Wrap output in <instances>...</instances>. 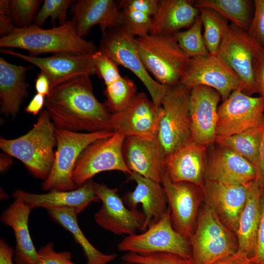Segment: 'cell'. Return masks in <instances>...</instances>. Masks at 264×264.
I'll list each match as a JSON object with an SVG mask.
<instances>
[{"instance_id": "1", "label": "cell", "mask_w": 264, "mask_h": 264, "mask_svg": "<svg viewBox=\"0 0 264 264\" xmlns=\"http://www.w3.org/2000/svg\"><path fill=\"white\" fill-rule=\"evenodd\" d=\"M44 105L57 129L113 132L111 114L95 96L89 75L75 77L51 88Z\"/></svg>"}, {"instance_id": "2", "label": "cell", "mask_w": 264, "mask_h": 264, "mask_svg": "<svg viewBox=\"0 0 264 264\" xmlns=\"http://www.w3.org/2000/svg\"><path fill=\"white\" fill-rule=\"evenodd\" d=\"M0 47L21 48L29 51L31 56L45 53L91 55L98 49L92 42L78 35L72 19L49 29L34 24L24 28L16 27L10 34L1 37Z\"/></svg>"}, {"instance_id": "3", "label": "cell", "mask_w": 264, "mask_h": 264, "mask_svg": "<svg viewBox=\"0 0 264 264\" xmlns=\"http://www.w3.org/2000/svg\"><path fill=\"white\" fill-rule=\"evenodd\" d=\"M55 129L48 111L44 110L26 134L11 139L0 137V148L4 153L22 162L35 177L44 180L55 159Z\"/></svg>"}, {"instance_id": "4", "label": "cell", "mask_w": 264, "mask_h": 264, "mask_svg": "<svg viewBox=\"0 0 264 264\" xmlns=\"http://www.w3.org/2000/svg\"><path fill=\"white\" fill-rule=\"evenodd\" d=\"M135 43L145 67L157 82L168 87L180 83L190 58L173 35L149 33L135 38Z\"/></svg>"}, {"instance_id": "5", "label": "cell", "mask_w": 264, "mask_h": 264, "mask_svg": "<svg viewBox=\"0 0 264 264\" xmlns=\"http://www.w3.org/2000/svg\"><path fill=\"white\" fill-rule=\"evenodd\" d=\"M192 264H213L236 253L237 239L207 203L198 215L195 230L189 239Z\"/></svg>"}, {"instance_id": "6", "label": "cell", "mask_w": 264, "mask_h": 264, "mask_svg": "<svg viewBox=\"0 0 264 264\" xmlns=\"http://www.w3.org/2000/svg\"><path fill=\"white\" fill-rule=\"evenodd\" d=\"M113 132H82L56 128L57 150L55 159L49 175L42 183V189L48 192L76 189L78 186L73 181V173L81 154L94 142L110 136Z\"/></svg>"}, {"instance_id": "7", "label": "cell", "mask_w": 264, "mask_h": 264, "mask_svg": "<svg viewBox=\"0 0 264 264\" xmlns=\"http://www.w3.org/2000/svg\"><path fill=\"white\" fill-rule=\"evenodd\" d=\"M135 39L120 25L109 29L102 35L98 50L117 66H122L131 71L144 85L154 104L161 107L169 87L157 82L146 70L139 55Z\"/></svg>"}, {"instance_id": "8", "label": "cell", "mask_w": 264, "mask_h": 264, "mask_svg": "<svg viewBox=\"0 0 264 264\" xmlns=\"http://www.w3.org/2000/svg\"><path fill=\"white\" fill-rule=\"evenodd\" d=\"M170 210L141 234L127 236L117 245L118 250L138 254L171 253L191 259L190 241L173 226Z\"/></svg>"}, {"instance_id": "9", "label": "cell", "mask_w": 264, "mask_h": 264, "mask_svg": "<svg viewBox=\"0 0 264 264\" xmlns=\"http://www.w3.org/2000/svg\"><path fill=\"white\" fill-rule=\"evenodd\" d=\"M190 90L179 83L169 87L162 101L157 136L164 157L190 138Z\"/></svg>"}, {"instance_id": "10", "label": "cell", "mask_w": 264, "mask_h": 264, "mask_svg": "<svg viewBox=\"0 0 264 264\" xmlns=\"http://www.w3.org/2000/svg\"><path fill=\"white\" fill-rule=\"evenodd\" d=\"M262 48L246 31L232 23L225 26L217 56L238 76L242 91L250 96L258 92L254 63Z\"/></svg>"}, {"instance_id": "11", "label": "cell", "mask_w": 264, "mask_h": 264, "mask_svg": "<svg viewBox=\"0 0 264 264\" xmlns=\"http://www.w3.org/2000/svg\"><path fill=\"white\" fill-rule=\"evenodd\" d=\"M125 137L114 132L110 136L99 139L89 145L81 154L73 173V180L80 186L97 174L118 171L131 175L124 160L122 147Z\"/></svg>"}, {"instance_id": "12", "label": "cell", "mask_w": 264, "mask_h": 264, "mask_svg": "<svg viewBox=\"0 0 264 264\" xmlns=\"http://www.w3.org/2000/svg\"><path fill=\"white\" fill-rule=\"evenodd\" d=\"M264 124V99L233 91L218 107L216 136L227 137Z\"/></svg>"}, {"instance_id": "13", "label": "cell", "mask_w": 264, "mask_h": 264, "mask_svg": "<svg viewBox=\"0 0 264 264\" xmlns=\"http://www.w3.org/2000/svg\"><path fill=\"white\" fill-rule=\"evenodd\" d=\"M94 191L102 202L94 220L103 228L116 235L127 236L142 232L145 216L142 211L129 208L117 189L92 181Z\"/></svg>"}, {"instance_id": "14", "label": "cell", "mask_w": 264, "mask_h": 264, "mask_svg": "<svg viewBox=\"0 0 264 264\" xmlns=\"http://www.w3.org/2000/svg\"><path fill=\"white\" fill-rule=\"evenodd\" d=\"M180 83L190 90L200 86L212 88L220 94L223 101L242 86L238 76L217 55L190 58Z\"/></svg>"}, {"instance_id": "15", "label": "cell", "mask_w": 264, "mask_h": 264, "mask_svg": "<svg viewBox=\"0 0 264 264\" xmlns=\"http://www.w3.org/2000/svg\"><path fill=\"white\" fill-rule=\"evenodd\" d=\"M163 114L161 106H156L145 93L140 92L122 110L111 114L110 122L113 132L125 138H153L157 135Z\"/></svg>"}, {"instance_id": "16", "label": "cell", "mask_w": 264, "mask_h": 264, "mask_svg": "<svg viewBox=\"0 0 264 264\" xmlns=\"http://www.w3.org/2000/svg\"><path fill=\"white\" fill-rule=\"evenodd\" d=\"M161 184L166 194L173 226L189 241L195 230L199 213L198 186L189 182H173L165 172Z\"/></svg>"}, {"instance_id": "17", "label": "cell", "mask_w": 264, "mask_h": 264, "mask_svg": "<svg viewBox=\"0 0 264 264\" xmlns=\"http://www.w3.org/2000/svg\"><path fill=\"white\" fill-rule=\"evenodd\" d=\"M0 53L19 58L39 68L49 78L51 88L77 76L96 74L92 54L57 53L50 57H39L8 48L1 49Z\"/></svg>"}, {"instance_id": "18", "label": "cell", "mask_w": 264, "mask_h": 264, "mask_svg": "<svg viewBox=\"0 0 264 264\" xmlns=\"http://www.w3.org/2000/svg\"><path fill=\"white\" fill-rule=\"evenodd\" d=\"M221 96L214 89L203 86L190 90V138L206 146L215 141L218 104Z\"/></svg>"}, {"instance_id": "19", "label": "cell", "mask_w": 264, "mask_h": 264, "mask_svg": "<svg viewBox=\"0 0 264 264\" xmlns=\"http://www.w3.org/2000/svg\"><path fill=\"white\" fill-rule=\"evenodd\" d=\"M122 153L125 164L131 171L161 183L165 172V157L157 136L125 138Z\"/></svg>"}, {"instance_id": "20", "label": "cell", "mask_w": 264, "mask_h": 264, "mask_svg": "<svg viewBox=\"0 0 264 264\" xmlns=\"http://www.w3.org/2000/svg\"><path fill=\"white\" fill-rule=\"evenodd\" d=\"M205 147L190 138L167 155L164 166L170 180L191 183L202 189L206 167Z\"/></svg>"}, {"instance_id": "21", "label": "cell", "mask_w": 264, "mask_h": 264, "mask_svg": "<svg viewBox=\"0 0 264 264\" xmlns=\"http://www.w3.org/2000/svg\"><path fill=\"white\" fill-rule=\"evenodd\" d=\"M248 185L206 180L202 188L206 200L222 223L236 232L246 203Z\"/></svg>"}, {"instance_id": "22", "label": "cell", "mask_w": 264, "mask_h": 264, "mask_svg": "<svg viewBox=\"0 0 264 264\" xmlns=\"http://www.w3.org/2000/svg\"><path fill=\"white\" fill-rule=\"evenodd\" d=\"M14 199L19 200L31 208L69 207L79 214L91 203L100 201L95 194L92 180L90 179L70 191L52 190L44 194H35L22 190H16L12 194Z\"/></svg>"}, {"instance_id": "23", "label": "cell", "mask_w": 264, "mask_h": 264, "mask_svg": "<svg viewBox=\"0 0 264 264\" xmlns=\"http://www.w3.org/2000/svg\"><path fill=\"white\" fill-rule=\"evenodd\" d=\"M205 177L208 180L247 186L260 176L257 169L247 159L221 147L209 159Z\"/></svg>"}, {"instance_id": "24", "label": "cell", "mask_w": 264, "mask_h": 264, "mask_svg": "<svg viewBox=\"0 0 264 264\" xmlns=\"http://www.w3.org/2000/svg\"><path fill=\"white\" fill-rule=\"evenodd\" d=\"M131 178L136 183L132 191L127 192L122 199L130 209H137L141 204L145 220L142 232L158 221L168 209L167 199L161 183L132 172Z\"/></svg>"}, {"instance_id": "25", "label": "cell", "mask_w": 264, "mask_h": 264, "mask_svg": "<svg viewBox=\"0 0 264 264\" xmlns=\"http://www.w3.org/2000/svg\"><path fill=\"white\" fill-rule=\"evenodd\" d=\"M119 1L79 0L73 5L71 12L78 35L83 38L96 25L102 35L107 30L121 25Z\"/></svg>"}, {"instance_id": "26", "label": "cell", "mask_w": 264, "mask_h": 264, "mask_svg": "<svg viewBox=\"0 0 264 264\" xmlns=\"http://www.w3.org/2000/svg\"><path fill=\"white\" fill-rule=\"evenodd\" d=\"M32 209L14 199L1 215V222L11 227L14 231L16 242L13 258L15 264H40L38 250L29 230L28 221Z\"/></svg>"}, {"instance_id": "27", "label": "cell", "mask_w": 264, "mask_h": 264, "mask_svg": "<svg viewBox=\"0 0 264 264\" xmlns=\"http://www.w3.org/2000/svg\"><path fill=\"white\" fill-rule=\"evenodd\" d=\"M32 68L13 64L0 58V112L5 116L14 118L19 113L27 95L26 72Z\"/></svg>"}, {"instance_id": "28", "label": "cell", "mask_w": 264, "mask_h": 264, "mask_svg": "<svg viewBox=\"0 0 264 264\" xmlns=\"http://www.w3.org/2000/svg\"><path fill=\"white\" fill-rule=\"evenodd\" d=\"M264 185L260 177L248 186L247 197L236 232L237 252L249 258L254 255L260 216V202Z\"/></svg>"}, {"instance_id": "29", "label": "cell", "mask_w": 264, "mask_h": 264, "mask_svg": "<svg viewBox=\"0 0 264 264\" xmlns=\"http://www.w3.org/2000/svg\"><path fill=\"white\" fill-rule=\"evenodd\" d=\"M199 10L189 0H159L152 19L150 34L173 35L182 28H189L199 15Z\"/></svg>"}, {"instance_id": "30", "label": "cell", "mask_w": 264, "mask_h": 264, "mask_svg": "<svg viewBox=\"0 0 264 264\" xmlns=\"http://www.w3.org/2000/svg\"><path fill=\"white\" fill-rule=\"evenodd\" d=\"M50 217L68 231L82 247L87 259L86 264H108L116 257L115 254H105L96 249L87 239L80 228L78 213L72 208L58 207L47 209Z\"/></svg>"}, {"instance_id": "31", "label": "cell", "mask_w": 264, "mask_h": 264, "mask_svg": "<svg viewBox=\"0 0 264 264\" xmlns=\"http://www.w3.org/2000/svg\"><path fill=\"white\" fill-rule=\"evenodd\" d=\"M106 85L105 103L111 114L127 107L137 95L136 87L132 80L122 77L117 66H113L101 78Z\"/></svg>"}, {"instance_id": "32", "label": "cell", "mask_w": 264, "mask_h": 264, "mask_svg": "<svg viewBox=\"0 0 264 264\" xmlns=\"http://www.w3.org/2000/svg\"><path fill=\"white\" fill-rule=\"evenodd\" d=\"M264 128V124L231 136H216L215 141L245 158L259 171V150Z\"/></svg>"}, {"instance_id": "33", "label": "cell", "mask_w": 264, "mask_h": 264, "mask_svg": "<svg viewBox=\"0 0 264 264\" xmlns=\"http://www.w3.org/2000/svg\"><path fill=\"white\" fill-rule=\"evenodd\" d=\"M198 9L209 8L217 12L232 24L246 30L249 22V1L246 0H198L193 1Z\"/></svg>"}, {"instance_id": "34", "label": "cell", "mask_w": 264, "mask_h": 264, "mask_svg": "<svg viewBox=\"0 0 264 264\" xmlns=\"http://www.w3.org/2000/svg\"><path fill=\"white\" fill-rule=\"evenodd\" d=\"M204 28V42L210 55L217 56L227 20L209 8L198 9Z\"/></svg>"}, {"instance_id": "35", "label": "cell", "mask_w": 264, "mask_h": 264, "mask_svg": "<svg viewBox=\"0 0 264 264\" xmlns=\"http://www.w3.org/2000/svg\"><path fill=\"white\" fill-rule=\"evenodd\" d=\"M202 27L199 15L187 30L173 35L179 47L190 58L210 55L204 42Z\"/></svg>"}, {"instance_id": "36", "label": "cell", "mask_w": 264, "mask_h": 264, "mask_svg": "<svg viewBox=\"0 0 264 264\" xmlns=\"http://www.w3.org/2000/svg\"><path fill=\"white\" fill-rule=\"evenodd\" d=\"M122 25L135 38L150 33L152 17L141 10L120 5Z\"/></svg>"}, {"instance_id": "37", "label": "cell", "mask_w": 264, "mask_h": 264, "mask_svg": "<svg viewBox=\"0 0 264 264\" xmlns=\"http://www.w3.org/2000/svg\"><path fill=\"white\" fill-rule=\"evenodd\" d=\"M71 0H45L34 19V24L42 27L46 20L50 18L54 23L56 20L62 25L67 22V10L71 4Z\"/></svg>"}, {"instance_id": "38", "label": "cell", "mask_w": 264, "mask_h": 264, "mask_svg": "<svg viewBox=\"0 0 264 264\" xmlns=\"http://www.w3.org/2000/svg\"><path fill=\"white\" fill-rule=\"evenodd\" d=\"M42 1L10 0L12 18L16 27L24 28L32 25Z\"/></svg>"}, {"instance_id": "39", "label": "cell", "mask_w": 264, "mask_h": 264, "mask_svg": "<svg viewBox=\"0 0 264 264\" xmlns=\"http://www.w3.org/2000/svg\"><path fill=\"white\" fill-rule=\"evenodd\" d=\"M122 260L140 264H192L191 259L171 253L138 254L127 252L122 257Z\"/></svg>"}, {"instance_id": "40", "label": "cell", "mask_w": 264, "mask_h": 264, "mask_svg": "<svg viewBox=\"0 0 264 264\" xmlns=\"http://www.w3.org/2000/svg\"><path fill=\"white\" fill-rule=\"evenodd\" d=\"M254 1V16L247 32L252 38L264 47V0Z\"/></svg>"}, {"instance_id": "41", "label": "cell", "mask_w": 264, "mask_h": 264, "mask_svg": "<svg viewBox=\"0 0 264 264\" xmlns=\"http://www.w3.org/2000/svg\"><path fill=\"white\" fill-rule=\"evenodd\" d=\"M40 264H76L68 251L57 252L53 242H49L38 250Z\"/></svg>"}, {"instance_id": "42", "label": "cell", "mask_w": 264, "mask_h": 264, "mask_svg": "<svg viewBox=\"0 0 264 264\" xmlns=\"http://www.w3.org/2000/svg\"><path fill=\"white\" fill-rule=\"evenodd\" d=\"M253 264H264V193L260 202V216L254 256L250 259Z\"/></svg>"}, {"instance_id": "43", "label": "cell", "mask_w": 264, "mask_h": 264, "mask_svg": "<svg viewBox=\"0 0 264 264\" xmlns=\"http://www.w3.org/2000/svg\"><path fill=\"white\" fill-rule=\"evenodd\" d=\"M16 27L11 15L10 0H0V34L1 37L10 34Z\"/></svg>"}, {"instance_id": "44", "label": "cell", "mask_w": 264, "mask_h": 264, "mask_svg": "<svg viewBox=\"0 0 264 264\" xmlns=\"http://www.w3.org/2000/svg\"><path fill=\"white\" fill-rule=\"evenodd\" d=\"M159 2V0H123L119 1V4L141 10L153 17Z\"/></svg>"}, {"instance_id": "45", "label": "cell", "mask_w": 264, "mask_h": 264, "mask_svg": "<svg viewBox=\"0 0 264 264\" xmlns=\"http://www.w3.org/2000/svg\"><path fill=\"white\" fill-rule=\"evenodd\" d=\"M254 73L257 92L264 99V47L262 48L255 59Z\"/></svg>"}, {"instance_id": "46", "label": "cell", "mask_w": 264, "mask_h": 264, "mask_svg": "<svg viewBox=\"0 0 264 264\" xmlns=\"http://www.w3.org/2000/svg\"><path fill=\"white\" fill-rule=\"evenodd\" d=\"M35 89L37 93L42 94L44 96H47L51 89V84L47 75L41 71L38 74L35 79Z\"/></svg>"}, {"instance_id": "47", "label": "cell", "mask_w": 264, "mask_h": 264, "mask_svg": "<svg viewBox=\"0 0 264 264\" xmlns=\"http://www.w3.org/2000/svg\"><path fill=\"white\" fill-rule=\"evenodd\" d=\"M15 250L2 239H0V264H15Z\"/></svg>"}, {"instance_id": "48", "label": "cell", "mask_w": 264, "mask_h": 264, "mask_svg": "<svg viewBox=\"0 0 264 264\" xmlns=\"http://www.w3.org/2000/svg\"><path fill=\"white\" fill-rule=\"evenodd\" d=\"M45 96L37 93L25 107V110L33 115H36L39 114L43 106L45 104Z\"/></svg>"}, {"instance_id": "49", "label": "cell", "mask_w": 264, "mask_h": 264, "mask_svg": "<svg viewBox=\"0 0 264 264\" xmlns=\"http://www.w3.org/2000/svg\"><path fill=\"white\" fill-rule=\"evenodd\" d=\"M213 264H253L250 259L238 252L225 257Z\"/></svg>"}, {"instance_id": "50", "label": "cell", "mask_w": 264, "mask_h": 264, "mask_svg": "<svg viewBox=\"0 0 264 264\" xmlns=\"http://www.w3.org/2000/svg\"><path fill=\"white\" fill-rule=\"evenodd\" d=\"M259 172L260 178L264 185V128L259 150Z\"/></svg>"}, {"instance_id": "51", "label": "cell", "mask_w": 264, "mask_h": 264, "mask_svg": "<svg viewBox=\"0 0 264 264\" xmlns=\"http://www.w3.org/2000/svg\"><path fill=\"white\" fill-rule=\"evenodd\" d=\"M10 156L5 153L0 154V171L1 174L5 173L12 165L13 160Z\"/></svg>"}, {"instance_id": "52", "label": "cell", "mask_w": 264, "mask_h": 264, "mask_svg": "<svg viewBox=\"0 0 264 264\" xmlns=\"http://www.w3.org/2000/svg\"><path fill=\"white\" fill-rule=\"evenodd\" d=\"M119 264H138V263H133V262H125V261H123V262Z\"/></svg>"}]
</instances>
